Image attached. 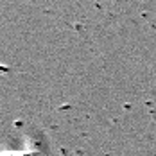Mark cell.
<instances>
[{
    "label": "cell",
    "mask_w": 156,
    "mask_h": 156,
    "mask_svg": "<svg viewBox=\"0 0 156 156\" xmlns=\"http://www.w3.org/2000/svg\"><path fill=\"white\" fill-rule=\"evenodd\" d=\"M0 156H40L38 153H16V151H7V153H0Z\"/></svg>",
    "instance_id": "obj_1"
}]
</instances>
